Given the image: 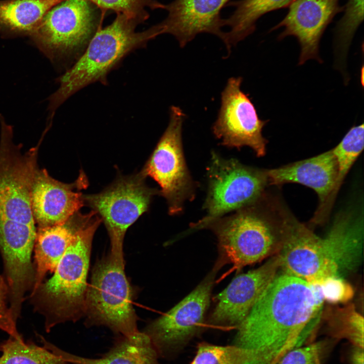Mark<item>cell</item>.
I'll use <instances>...</instances> for the list:
<instances>
[{
	"instance_id": "cell-1",
	"label": "cell",
	"mask_w": 364,
	"mask_h": 364,
	"mask_svg": "<svg viewBox=\"0 0 364 364\" xmlns=\"http://www.w3.org/2000/svg\"><path fill=\"white\" fill-rule=\"evenodd\" d=\"M324 301L318 284L277 274L237 328L233 344L252 350L260 364H278L307 337Z\"/></svg>"
},
{
	"instance_id": "cell-2",
	"label": "cell",
	"mask_w": 364,
	"mask_h": 364,
	"mask_svg": "<svg viewBox=\"0 0 364 364\" xmlns=\"http://www.w3.org/2000/svg\"><path fill=\"white\" fill-rule=\"evenodd\" d=\"M0 123V250L5 267L17 271L32 263L36 228L30 189L47 132L44 130L36 146L22 154V145L13 142L12 126L2 115Z\"/></svg>"
},
{
	"instance_id": "cell-3",
	"label": "cell",
	"mask_w": 364,
	"mask_h": 364,
	"mask_svg": "<svg viewBox=\"0 0 364 364\" xmlns=\"http://www.w3.org/2000/svg\"><path fill=\"white\" fill-rule=\"evenodd\" d=\"M142 23L122 14L111 24L101 27L79 59L60 76L59 86L49 99L50 117L58 108L75 93L96 82L107 84V75L123 59L160 35L157 25L136 32Z\"/></svg>"
},
{
	"instance_id": "cell-4",
	"label": "cell",
	"mask_w": 364,
	"mask_h": 364,
	"mask_svg": "<svg viewBox=\"0 0 364 364\" xmlns=\"http://www.w3.org/2000/svg\"><path fill=\"white\" fill-rule=\"evenodd\" d=\"M101 222L96 214L76 235L53 276L31 293L35 308L45 317L47 332L59 324L84 315L92 241Z\"/></svg>"
},
{
	"instance_id": "cell-5",
	"label": "cell",
	"mask_w": 364,
	"mask_h": 364,
	"mask_svg": "<svg viewBox=\"0 0 364 364\" xmlns=\"http://www.w3.org/2000/svg\"><path fill=\"white\" fill-rule=\"evenodd\" d=\"M239 209L227 216L210 222L211 229L218 241L219 268L232 263L237 269L261 261L276 254L281 236V217L263 208L261 200Z\"/></svg>"
},
{
	"instance_id": "cell-6",
	"label": "cell",
	"mask_w": 364,
	"mask_h": 364,
	"mask_svg": "<svg viewBox=\"0 0 364 364\" xmlns=\"http://www.w3.org/2000/svg\"><path fill=\"white\" fill-rule=\"evenodd\" d=\"M104 15L89 0H65L47 13L30 36L52 63L69 68L102 27Z\"/></svg>"
},
{
	"instance_id": "cell-7",
	"label": "cell",
	"mask_w": 364,
	"mask_h": 364,
	"mask_svg": "<svg viewBox=\"0 0 364 364\" xmlns=\"http://www.w3.org/2000/svg\"><path fill=\"white\" fill-rule=\"evenodd\" d=\"M84 315L88 326H105L121 336L139 331L123 258L110 253L96 263L87 286Z\"/></svg>"
},
{
	"instance_id": "cell-8",
	"label": "cell",
	"mask_w": 364,
	"mask_h": 364,
	"mask_svg": "<svg viewBox=\"0 0 364 364\" xmlns=\"http://www.w3.org/2000/svg\"><path fill=\"white\" fill-rule=\"evenodd\" d=\"M208 191L205 216L192 223L187 234L206 228L226 213L253 204L263 198L268 185L266 170L225 159L213 152L207 169Z\"/></svg>"
},
{
	"instance_id": "cell-9",
	"label": "cell",
	"mask_w": 364,
	"mask_h": 364,
	"mask_svg": "<svg viewBox=\"0 0 364 364\" xmlns=\"http://www.w3.org/2000/svg\"><path fill=\"white\" fill-rule=\"evenodd\" d=\"M185 114L178 107L170 109L167 128L142 170L160 186L169 213L181 212L184 203L194 198L195 185L188 169L183 149L182 130Z\"/></svg>"
},
{
	"instance_id": "cell-10",
	"label": "cell",
	"mask_w": 364,
	"mask_h": 364,
	"mask_svg": "<svg viewBox=\"0 0 364 364\" xmlns=\"http://www.w3.org/2000/svg\"><path fill=\"white\" fill-rule=\"evenodd\" d=\"M142 171L121 176L99 193L83 195L84 204L95 211L109 235L112 255L123 258V243L127 229L147 211L159 191L146 185Z\"/></svg>"
},
{
	"instance_id": "cell-11",
	"label": "cell",
	"mask_w": 364,
	"mask_h": 364,
	"mask_svg": "<svg viewBox=\"0 0 364 364\" xmlns=\"http://www.w3.org/2000/svg\"><path fill=\"white\" fill-rule=\"evenodd\" d=\"M219 269L215 265L190 293L146 328L144 332L160 358L169 359L177 355L202 330Z\"/></svg>"
},
{
	"instance_id": "cell-12",
	"label": "cell",
	"mask_w": 364,
	"mask_h": 364,
	"mask_svg": "<svg viewBox=\"0 0 364 364\" xmlns=\"http://www.w3.org/2000/svg\"><path fill=\"white\" fill-rule=\"evenodd\" d=\"M281 243L276 255L282 273L309 283L329 277H340L324 238L286 210H281Z\"/></svg>"
},
{
	"instance_id": "cell-13",
	"label": "cell",
	"mask_w": 364,
	"mask_h": 364,
	"mask_svg": "<svg viewBox=\"0 0 364 364\" xmlns=\"http://www.w3.org/2000/svg\"><path fill=\"white\" fill-rule=\"evenodd\" d=\"M242 82L241 77L228 80L213 133L223 146L238 149L248 146L257 156L262 157L268 142L262 132L268 120L259 118L251 100L241 89Z\"/></svg>"
},
{
	"instance_id": "cell-14",
	"label": "cell",
	"mask_w": 364,
	"mask_h": 364,
	"mask_svg": "<svg viewBox=\"0 0 364 364\" xmlns=\"http://www.w3.org/2000/svg\"><path fill=\"white\" fill-rule=\"evenodd\" d=\"M280 269L275 254L260 267L235 277L216 296L208 323L221 328H237Z\"/></svg>"
},
{
	"instance_id": "cell-15",
	"label": "cell",
	"mask_w": 364,
	"mask_h": 364,
	"mask_svg": "<svg viewBox=\"0 0 364 364\" xmlns=\"http://www.w3.org/2000/svg\"><path fill=\"white\" fill-rule=\"evenodd\" d=\"M339 0H294L289 11L272 31L283 27L278 36L281 40L286 36L295 37L301 48L298 65L310 59L322 62L319 56L321 38L328 25L338 13L344 10Z\"/></svg>"
},
{
	"instance_id": "cell-16",
	"label": "cell",
	"mask_w": 364,
	"mask_h": 364,
	"mask_svg": "<svg viewBox=\"0 0 364 364\" xmlns=\"http://www.w3.org/2000/svg\"><path fill=\"white\" fill-rule=\"evenodd\" d=\"M87 182L84 173H81L73 183L65 184L38 166L30 189L31 209L37 228L62 223L78 212L84 205L80 190L87 186Z\"/></svg>"
},
{
	"instance_id": "cell-17",
	"label": "cell",
	"mask_w": 364,
	"mask_h": 364,
	"mask_svg": "<svg viewBox=\"0 0 364 364\" xmlns=\"http://www.w3.org/2000/svg\"><path fill=\"white\" fill-rule=\"evenodd\" d=\"M231 0H174L165 5L167 17L157 24L160 34L172 35L181 48L197 35L208 33L222 41V18L220 13Z\"/></svg>"
},
{
	"instance_id": "cell-18",
	"label": "cell",
	"mask_w": 364,
	"mask_h": 364,
	"mask_svg": "<svg viewBox=\"0 0 364 364\" xmlns=\"http://www.w3.org/2000/svg\"><path fill=\"white\" fill-rule=\"evenodd\" d=\"M336 157L330 150L310 158L266 170L268 185L298 183L313 189L319 205L324 204L334 187L337 175Z\"/></svg>"
},
{
	"instance_id": "cell-19",
	"label": "cell",
	"mask_w": 364,
	"mask_h": 364,
	"mask_svg": "<svg viewBox=\"0 0 364 364\" xmlns=\"http://www.w3.org/2000/svg\"><path fill=\"white\" fill-rule=\"evenodd\" d=\"M96 212H77L65 222L37 228L34 242L36 271L32 292L42 283L48 272H54L59 261L78 233L93 218Z\"/></svg>"
},
{
	"instance_id": "cell-20",
	"label": "cell",
	"mask_w": 364,
	"mask_h": 364,
	"mask_svg": "<svg viewBox=\"0 0 364 364\" xmlns=\"http://www.w3.org/2000/svg\"><path fill=\"white\" fill-rule=\"evenodd\" d=\"M43 344L70 364H160V357L150 337L139 331L121 336L107 352L98 358L68 352L46 340Z\"/></svg>"
},
{
	"instance_id": "cell-21",
	"label": "cell",
	"mask_w": 364,
	"mask_h": 364,
	"mask_svg": "<svg viewBox=\"0 0 364 364\" xmlns=\"http://www.w3.org/2000/svg\"><path fill=\"white\" fill-rule=\"evenodd\" d=\"M363 218L351 212L335 218L324 240L339 275L354 269L362 252Z\"/></svg>"
},
{
	"instance_id": "cell-22",
	"label": "cell",
	"mask_w": 364,
	"mask_h": 364,
	"mask_svg": "<svg viewBox=\"0 0 364 364\" xmlns=\"http://www.w3.org/2000/svg\"><path fill=\"white\" fill-rule=\"evenodd\" d=\"M294 0H239L230 2L226 6L235 8L232 15L222 19V26L230 30L224 31L222 41L227 49L253 33L257 21L264 14L288 7Z\"/></svg>"
},
{
	"instance_id": "cell-23",
	"label": "cell",
	"mask_w": 364,
	"mask_h": 364,
	"mask_svg": "<svg viewBox=\"0 0 364 364\" xmlns=\"http://www.w3.org/2000/svg\"><path fill=\"white\" fill-rule=\"evenodd\" d=\"M64 1H0V28L30 35L47 13Z\"/></svg>"
},
{
	"instance_id": "cell-24",
	"label": "cell",
	"mask_w": 364,
	"mask_h": 364,
	"mask_svg": "<svg viewBox=\"0 0 364 364\" xmlns=\"http://www.w3.org/2000/svg\"><path fill=\"white\" fill-rule=\"evenodd\" d=\"M363 124L353 126L332 150L337 163V175L334 187L323 206L315 211L311 221L324 222L328 218L335 198L348 171L364 147Z\"/></svg>"
},
{
	"instance_id": "cell-25",
	"label": "cell",
	"mask_w": 364,
	"mask_h": 364,
	"mask_svg": "<svg viewBox=\"0 0 364 364\" xmlns=\"http://www.w3.org/2000/svg\"><path fill=\"white\" fill-rule=\"evenodd\" d=\"M0 364H70L43 345L10 336L0 343Z\"/></svg>"
},
{
	"instance_id": "cell-26",
	"label": "cell",
	"mask_w": 364,
	"mask_h": 364,
	"mask_svg": "<svg viewBox=\"0 0 364 364\" xmlns=\"http://www.w3.org/2000/svg\"><path fill=\"white\" fill-rule=\"evenodd\" d=\"M328 331L336 339H345L363 348V317L352 304L333 309L327 318Z\"/></svg>"
},
{
	"instance_id": "cell-27",
	"label": "cell",
	"mask_w": 364,
	"mask_h": 364,
	"mask_svg": "<svg viewBox=\"0 0 364 364\" xmlns=\"http://www.w3.org/2000/svg\"><path fill=\"white\" fill-rule=\"evenodd\" d=\"M189 364L259 363L255 353L249 349L233 344L221 346L201 342Z\"/></svg>"
},
{
	"instance_id": "cell-28",
	"label": "cell",
	"mask_w": 364,
	"mask_h": 364,
	"mask_svg": "<svg viewBox=\"0 0 364 364\" xmlns=\"http://www.w3.org/2000/svg\"><path fill=\"white\" fill-rule=\"evenodd\" d=\"M343 11L335 28V50L339 67L343 66L353 37L363 20V0H348Z\"/></svg>"
},
{
	"instance_id": "cell-29",
	"label": "cell",
	"mask_w": 364,
	"mask_h": 364,
	"mask_svg": "<svg viewBox=\"0 0 364 364\" xmlns=\"http://www.w3.org/2000/svg\"><path fill=\"white\" fill-rule=\"evenodd\" d=\"M102 12L113 11L116 14H122L136 19L142 23L149 17L146 8L151 10L164 9L165 5L156 0H89Z\"/></svg>"
},
{
	"instance_id": "cell-30",
	"label": "cell",
	"mask_w": 364,
	"mask_h": 364,
	"mask_svg": "<svg viewBox=\"0 0 364 364\" xmlns=\"http://www.w3.org/2000/svg\"><path fill=\"white\" fill-rule=\"evenodd\" d=\"M315 283L320 286L325 301L331 303H345L353 295L351 285L341 277H329Z\"/></svg>"
},
{
	"instance_id": "cell-31",
	"label": "cell",
	"mask_w": 364,
	"mask_h": 364,
	"mask_svg": "<svg viewBox=\"0 0 364 364\" xmlns=\"http://www.w3.org/2000/svg\"><path fill=\"white\" fill-rule=\"evenodd\" d=\"M325 343L321 342L297 347L288 352L278 364H318Z\"/></svg>"
},
{
	"instance_id": "cell-32",
	"label": "cell",
	"mask_w": 364,
	"mask_h": 364,
	"mask_svg": "<svg viewBox=\"0 0 364 364\" xmlns=\"http://www.w3.org/2000/svg\"><path fill=\"white\" fill-rule=\"evenodd\" d=\"M7 288L0 276V329L8 333L10 336L18 340H23L17 329L16 323L13 318L10 309L6 306V299Z\"/></svg>"
},
{
	"instance_id": "cell-33",
	"label": "cell",
	"mask_w": 364,
	"mask_h": 364,
	"mask_svg": "<svg viewBox=\"0 0 364 364\" xmlns=\"http://www.w3.org/2000/svg\"><path fill=\"white\" fill-rule=\"evenodd\" d=\"M349 355L351 364H363V348L353 346Z\"/></svg>"
}]
</instances>
